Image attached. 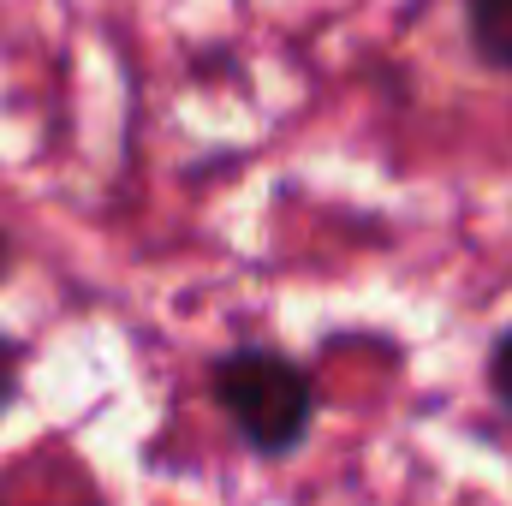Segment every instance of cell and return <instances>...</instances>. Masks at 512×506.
<instances>
[{
    "label": "cell",
    "instance_id": "3",
    "mask_svg": "<svg viewBox=\"0 0 512 506\" xmlns=\"http://www.w3.org/2000/svg\"><path fill=\"white\" fill-rule=\"evenodd\" d=\"M489 387H495V399L507 405V417H512V328L495 340V352H489Z\"/></svg>",
    "mask_w": 512,
    "mask_h": 506
},
{
    "label": "cell",
    "instance_id": "4",
    "mask_svg": "<svg viewBox=\"0 0 512 506\" xmlns=\"http://www.w3.org/2000/svg\"><path fill=\"white\" fill-rule=\"evenodd\" d=\"M18 364H24V352L0 334V411L12 405V393H18Z\"/></svg>",
    "mask_w": 512,
    "mask_h": 506
},
{
    "label": "cell",
    "instance_id": "1",
    "mask_svg": "<svg viewBox=\"0 0 512 506\" xmlns=\"http://www.w3.org/2000/svg\"><path fill=\"white\" fill-rule=\"evenodd\" d=\"M209 387L256 459H286L292 447H304V435L316 423V381L304 364H292L274 346L221 352L209 370Z\"/></svg>",
    "mask_w": 512,
    "mask_h": 506
},
{
    "label": "cell",
    "instance_id": "5",
    "mask_svg": "<svg viewBox=\"0 0 512 506\" xmlns=\"http://www.w3.org/2000/svg\"><path fill=\"white\" fill-rule=\"evenodd\" d=\"M6 268H12V245H6V233H0V280H6Z\"/></svg>",
    "mask_w": 512,
    "mask_h": 506
},
{
    "label": "cell",
    "instance_id": "2",
    "mask_svg": "<svg viewBox=\"0 0 512 506\" xmlns=\"http://www.w3.org/2000/svg\"><path fill=\"white\" fill-rule=\"evenodd\" d=\"M465 30L483 66L512 72V0H465Z\"/></svg>",
    "mask_w": 512,
    "mask_h": 506
}]
</instances>
